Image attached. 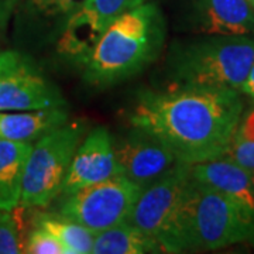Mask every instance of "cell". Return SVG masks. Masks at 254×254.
I'll return each instance as SVG.
<instances>
[{
	"instance_id": "cell-1",
	"label": "cell",
	"mask_w": 254,
	"mask_h": 254,
	"mask_svg": "<svg viewBox=\"0 0 254 254\" xmlns=\"http://www.w3.org/2000/svg\"><path fill=\"white\" fill-rule=\"evenodd\" d=\"M237 89L175 83L167 91L140 93L131 123L167 145L180 163L225 157L242 120Z\"/></svg>"
},
{
	"instance_id": "cell-2",
	"label": "cell",
	"mask_w": 254,
	"mask_h": 254,
	"mask_svg": "<svg viewBox=\"0 0 254 254\" xmlns=\"http://www.w3.org/2000/svg\"><path fill=\"white\" fill-rule=\"evenodd\" d=\"M165 20L153 1H145L115 20L81 60L83 79L105 88L138 73L160 55Z\"/></svg>"
},
{
	"instance_id": "cell-3",
	"label": "cell",
	"mask_w": 254,
	"mask_h": 254,
	"mask_svg": "<svg viewBox=\"0 0 254 254\" xmlns=\"http://www.w3.org/2000/svg\"><path fill=\"white\" fill-rule=\"evenodd\" d=\"M254 237V210L190 178L181 210V245L216 250Z\"/></svg>"
},
{
	"instance_id": "cell-4",
	"label": "cell",
	"mask_w": 254,
	"mask_h": 254,
	"mask_svg": "<svg viewBox=\"0 0 254 254\" xmlns=\"http://www.w3.org/2000/svg\"><path fill=\"white\" fill-rule=\"evenodd\" d=\"M254 63V40L218 36L180 46L171 54L175 83L242 89Z\"/></svg>"
},
{
	"instance_id": "cell-5",
	"label": "cell",
	"mask_w": 254,
	"mask_h": 254,
	"mask_svg": "<svg viewBox=\"0 0 254 254\" xmlns=\"http://www.w3.org/2000/svg\"><path fill=\"white\" fill-rule=\"evenodd\" d=\"M190 165L178 163L141 190L126 222L154 239L163 253H182L181 210Z\"/></svg>"
},
{
	"instance_id": "cell-6",
	"label": "cell",
	"mask_w": 254,
	"mask_h": 254,
	"mask_svg": "<svg viewBox=\"0 0 254 254\" xmlns=\"http://www.w3.org/2000/svg\"><path fill=\"white\" fill-rule=\"evenodd\" d=\"M83 131L81 123H65L38 138L26 163L21 206L46 208L61 195Z\"/></svg>"
},
{
	"instance_id": "cell-7",
	"label": "cell",
	"mask_w": 254,
	"mask_h": 254,
	"mask_svg": "<svg viewBox=\"0 0 254 254\" xmlns=\"http://www.w3.org/2000/svg\"><path fill=\"white\" fill-rule=\"evenodd\" d=\"M141 190L140 185L119 173L105 181L64 195L60 213L91 229L93 233H99L126 222Z\"/></svg>"
},
{
	"instance_id": "cell-8",
	"label": "cell",
	"mask_w": 254,
	"mask_h": 254,
	"mask_svg": "<svg viewBox=\"0 0 254 254\" xmlns=\"http://www.w3.org/2000/svg\"><path fill=\"white\" fill-rule=\"evenodd\" d=\"M60 89L17 51H0V112L63 108Z\"/></svg>"
},
{
	"instance_id": "cell-9",
	"label": "cell",
	"mask_w": 254,
	"mask_h": 254,
	"mask_svg": "<svg viewBox=\"0 0 254 254\" xmlns=\"http://www.w3.org/2000/svg\"><path fill=\"white\" fill-rule=\"evenodd\" d=\"M148 0H85L66 21L58 51L81 61L115 20Z\"/></svg>"
},
{
	"instance_id": "cell-10",
	"label": "cell",
	"mask_w": 254,
	"mask_h": 254,
	"mask_svg": "<svg viewBox=\"0 0 254 254\" xmlns=\"http://www.w3.org/2000/svg\"><path fill=\"white\" fill-rule=\"evenodd\" d=\"M113 150L119 173L141 188L163 177L178 163L167 145L140 128L113 144Z\"/></svg>"
},
{
	"instance_id": "cell-11",
	"label": "cell",
	"mask_w": 254,
	"mask_h": 254,
	"mask_svg": "<svg viewBox=\"0 0 254 254\" xmlns=\"http://www.w3.org/2000/svg\"><path fill=\"white\" fill-rule=\"evenodd\" d=\"M116 174H119V167L112 138L106 128L98 127L78 145L64 181L61 195H69Z\"/></svg>"
},
{
	"instance_id": "cell-12",
	"label": "cell",
	"mask_w": 254,
	"mask_h": 254,
	"mask_svg": "<svg viewBox=\"0 0 254 254\" xmlns=\"http://www.w3.org/2000/svg\"><path fill=\"white\" fill-rule=\"evenodd\" d=\"M190 178L239 200L254 210V187L252 174L229 157H220L190 165Z\"/></svg>"
},
{
	"instance_id": "cell-13",
	"label": "cell",
	"mask_w": 254,
	"mask_h": 254,
	"mask_svg": "<svg viewBox=\"0 0 254 254\" xmlns=\"http://www.w3.org/2000/svg\"><path fill=\"white\" fill-rule=\"evenodd\" d=\"M198 28L205 34L247 36L254 33V10L249 0H200Z\"/></svg>"
},
{
	"instance_id": "cell-14",
	"label": "cell",
	"mask_w": 254,
	"mask_h": 254,
	"mask_svg": "<svg viewBox=\"0 0 254 254\" xmlns=\"http://www.w3.org/2000/svg\"><path fill=\"white\" fill-rule=\"evenodd\" d=\"M66 122L68 112L63 108L0 112V138L33 141Z\"/></svg>"
},
{
	"instance_id": "cell-15",
	"label": "cell",
	"mask_w": 254,
	"mask_h": 254,
	"mask_svg": "<svg viewBox=\"0 0 254 254\" xmlns=\"http://www.w3.org/2000/svg\"><path fill=\"white\" fill-rule=\"evenodd\" d=\"M31 141L0 138V209L14 210L20 205L24 170Z\"/></svg>"
},
{
	"instance_id": "cell-16",
	"label": "cell",
	"mask_w": 254,
	"mask_h": 254,
	"mask_svg": "<svg viewBox=\"0 0 254 254\" xmlns=\"http://www.w3.org/2000/svg\"><path fill=\"white\" fill-rule=\"evenodd\" d=\"M163 253L154 239L144 235L127 222L96 233L92 254Z\"/></svg>"
},
{
	"instance_id": "cell-17",
	"label": "cell",
	"mask_w": 254,
	"mask_h": 254,
	"mask_svg": "<svg viewBox=\"0 0 254 254\" xmlns=\"http://www.w3.org/2000/svg\"><path fill=\"white\" fill-rule=\"evenodd\" d=\"M36 226H41L53 233L64 246L66 254H89L96 233L82 226L72 219L60 215L41 213L36 218Z\"/></svg>"
},
{
	"instance_id": "cell-18",
	"label": "cell",
	"mask_w": 254,
	"mask_h": 254,
	"mask_svg": "<svg viewBox=\"0 0 254 254\" xmlns=\"http://www.w3.org/2000/svg\"><path fill=\"white\" fill-rule=\"evenodd\" d=\"M226 157L246 170H254V109L240 120Z\"/></svg>"
},
{
	"instance_id": "cell-19",
	"label": "cell",
	"mask_w": 254,
	"mask_h": 254,
	"mask_svg": "<svg viewBox=\"0 0 254 254\" xmlns=\"http://www.w3.org/2000/svg\"><path fill=\"white\" fill-rule=\"evenodd\" d=\"M24 247L17 216L11 210L0 209V254L24 253Z\"/></svg>"
},
{
	"instance_id": "cell-20",
	"label": "cell",
	"mask_w": 254,
	"mask_h": 254,
	"mask_svg": "<svg viewBox=\"0 0 254 254\" xmlns=\"http://www.w3.org/2000/svg\"><path fill=\"white\" fill-rule=\"evenodd\" d=\"M31 9L40 17L69 18L81 9L85 0H28Z\"/></svg>"
},
{
	"instance_id": "cell-21",
	"label": "cell",
	"mask_w": 254,
	"mask_h": 254,
	"mask_svg": "<svg viewBox=\"0 0 254 254\" xmlns=\"http://www.w3.org/2000/svg\"><path fill=\"white\" fill-rule=\"evenodd\" d=\"M24 253L28 254H66L64 246L60 240L50 233L47 229L41 226H36L34 230L30 233Z\"/></svg>"
},
{
	"instance_id": "cell-22",
	"label": "cell",
	"mask_w": 254,
	"mask_h": 254,
	"mask_svg": "<svg viewBox=\"0 0 254 254\" xmlns=\"http://www.w3.org/2000/svg\"><path fill=\"white\" fill-rule=\"evenodd\" d=\"M18 0H0V31L7 26Z\"/></svg>"
},
{
	"instance_id": "cell-23",
	"label": "cell",
	"mask_w": 254,
	"mask_h": 254,
	"mask_svg": "<svg viewBox=\"0 0 254 254\" xmlns=\"http://www.w3.org/2000/svg\"><path fill=\"white\" fill-rule=\"evenodd\" d=\"M242 91L246 92L247 95H250L252 98H254V63L252 65V68H250V71H249V75L246 78L243 86H242Z\"/></svg>"
},
{
	"instance_id": "cell-24",
	"label": "cell",
	"mask_w": 254,
	"mask_h": 254,
	"mask_svg": "<svg viewBox=\"0 0 254 254\" xmlns=\"http://www.w3.org/2000/svg\"><path fill=\"white\" fill-rule=\"evenodd\" d=\"M250 174H252V182H253V187H254V170L253 171H250Z\"/></svg>"
},
{
	"instance_id": "cell-25",
	"label": "cell",
	"mask_w": 254,
	"mask_h": 254,
	"mask_svg": "<svg viewBox=\"0 0 254 254\" xmlns=\"http://www.w3.org/2000/svg\"><path fill=\"white\" fill-rule=\"evenodd\" d=\"M249 1H250V4H252V7H253L254 10V0H249Z\"/></svg>"
}]
</instances>
